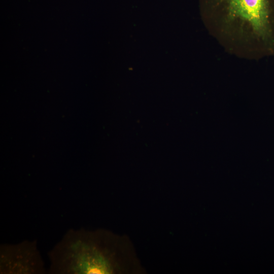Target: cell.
Wrapping results in <instances>:
<instances>
[{"label": "cell", "instance_id": "1", "mask_svg": "<svg viewBox=\"0 0 274 274\" xmlns=\"http://www.w3.org/2000/svg\"><path fill=\"white\" fill-rule=\"evenodd\" d=\"M198 6L207 31L230 54L274 56V0H198Z\"/></svg>", "mask_w": 274, "mask_h": 274}, {"label": "cell", "instance_id": "2", "mask_svg": "<svg viewBox=\"0 0 274 274\" xmlns=\"http://www.w3.org/2000/svg\"><path fill=\"white\" fill-rule=\"evenodd\" d=\"M48 257L49 273H129L139 268L129 241L102 229L68 230Z\"/></svg>", "mask_w": 274, "mask_h": 274}, {"label": "cell", "instance_id": "3", "mask_svg": "<svg viewBox=\"0 0 274 274\" xmlns=\"http://www.w3.org/2000/svg\"><path fill=\"white\" fill-rule=\"evenodd\" d=\"M46 272L36 241L1 245V274H43Z\"/></svg>", "mask_w": 274, "mask_h": 274}]
</instances>
